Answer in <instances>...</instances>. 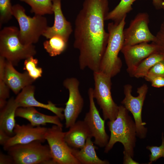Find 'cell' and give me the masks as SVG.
Segmentation results:
<instances>
[{"mask_svg":"<svg viewBox=\"0 0 164 164\" xmlns=\"http://www.w3.org/2000/svg\"><path fill=\"white\" fill-rule=\"evenodd\" d=\"M93 91V89L91 87L88 91L89 108L83 121L94 139V143L100 147H105L108 142L109 137L105 130V120L101 117L96 106Z\"/></svg>","mask_w":164,"mask_h":164,"instance_id":"cell-12","label":"cell"},{"mask_svg":"<svg viewBox=\"0 0 164 164\" xmlns=\"http://www.w3.org/2000/svg\"><path fill=\"white\" fill-rule=\"evenodd\" d=\"M4 79L9 87L15 94H19L25 87L32 85L35 81L30 77L26 71L23 73L18 72L12 63L6 60Z\"/></svg>","mask_w":164,"mask_h":164,"instance_id":"cell-17","label":"cell"},{"mask_svg":"<svg viewBox=\"0 0 164 164\" xmlns=\"http://www.w3.org/2000/svg\"><path fill=\"white\" fill-rule=\"evenodd\" d=\"M19 32V29L15 26L5 27L0 31V56L14 65L36 53L33 44L25 45L21 42Z\"/></svg>","mask_w":164,"mask_h":164,"instance_id":"cell-4","label":"cell"},{"mask_svg":"<svg viewBox=\"0 0 164 164\" xmlns=\"http://www.w3.org/2000/svg\"><path fill=\"white\" fill-rule=\"evenodd\" d=\"M164 60L162 55L154 53L143 60L138 65L133 77L136 78H144L151 69L155 64Z\"/></svg>","mask_w":164,"mask_h":164,"instance_id":"cell-24","label":"cell"},{"mask_svg":"<svg viewBox=\"0 0 164 164\" xmlns=\"http://www.w3.org/2000/svg\"><path fill=\"white\" fill-rule=\"evenodd\" d=\"M137 0H121L118 4L108 12L105 18V20H111L115 22H119L132 11V5Z\"/></svg>","mask_w":164,"mask_h":164,"instance_id":"cell-22","label":"cell"},{"mask_svg":"<svg viewBox=\"0 0 164 164\" xmlns=\"http://www.w3.org/2000/svg\"><path fill=\"white\" fill-rule=\"evenodd\" d=\"M33 56H31L25 59L23 69L35 80L42 77L43 70L41 68L38 67V60Z\"/></svg>","mask_w":164,"mask_h":164,"instance_id":"cell-26","label":"cell"},{"mask_svg":"<svg viewBox=\"0 0 164 164\" xmlns=\"http://www.w3.org/2000/svg\"><path fill=\"white\" fill-rule=\"evenodd\" d=\"M79 84L78 80L73 77L67 78L63 82V86L68 90L69 93L63 111L67 128H70L75 123L84 106V100L79 90Z\"/></svg>","mask_w":164,"mask_h":164,"instance_id":"cell-11","label":"cell"},{"mask_svg":"<svg viewBox=\"0 0 164 164\" xmlns=\"http://www.w3.org/2000/svg\"><path fill=\"white\" fill-rule=\"evenodd\" d=\"M155 36L154 40L151 43L155 47L156 53L164 57V16L159 29Z\"/></svg>","mask_w":164,"mask_h":164,"instance_id":"cell-29","label":"cell"},{"mask_svg":"<svg viewBox=\"0 0 164 164\" xmlns=\"http://www.w3.org/2000/svg\"><path fill=\"white\" fill-rule=\"evenodd\" d=\"M121 52L127 65V71L133 77L138 64L150 55L155 53L156 48L152 43L145 42L131 46H123Z\"/></svg>","mask_w":164,"mask_h":164,"instance_id":"cell-14","label":"cell"},{"mask_svg":"<svg viewBox=\"0 0 164 164\" xmlns=\"http://www.w3.org/2000/svg\"><path fill=\"white\" fill-rule=\"evenodd\" d=\"M15 117L27 120L33 126L45 125L48 123L63 127V124L58 116L42 113L36 110L34 107L18 108L16 111Z\"/></svg>","mask_w":164,"mask_h":164,"instance_id":"cell-18","label":"cell"},{"mask_svg":"<svg viewBox=\"0 0 164 164\" xmlns=\"http://www.w3.org/2000/svg\"><path fill=\"white\" fill-rule=\"evenodd\" d=\"M162 0H152V4L157 9H162Z\"/></svg>","mask_w":164,"mask_h":164,"instance_id":"cell-36","label":"cell"},{"mask_svg":"<svg viewBox=\"0 0 164 164\" xmlns=\"http://www.w3.org/2000/svg\"><path fill=\"white\" fill-rule=\"evenodd\" d=\"M145 80L150 82L152 87L160 88L164 87V77L161 76H152L145 77Z\"/></svg>","mask_w":164,"mask_h":164,"instance_id":"cell-31","label":"cell"},{"mask_svg":"<svg viewBox=\"0 0 164 164\" xmlns=\"http://www.w3.org/2000/svg\"><path fill=\"white\" fill-rule=\"evenodd\" d=\"M162 139L161 145L159 146L153 145H148L146 146V149L151 152V154L149 155V162L148 164H151L161 157L164 158V137L163 133L162 134Z\"/></svg>","mask_w":164,"mask_h":164,"instance_id":"cell-28","label":"cell"},{"mask_svg":"<svg viewBox=\"0 0 164 164\" xmlns=\"http://www.w3.org/2000/svg\"><path fill=\"white\" fill-rule=\"evenodd\" d=\"M29 5L30 12L35 15L44 16L53 14V0H20Z\"/></svg>","mask_w":164,"mask_h":164,"instance_id":"cell-25","label":"cell"},{"mask_svg":"<svg viewBox=\"0 0 164 164\" xmlns=\"http://www.w3.org/2000/svg\"><path fill=\"white\" fill-rule=\"evenodd\" d=\"M12 6L11 0H0V27L12 18Z\"/></svg>","mask_w":164,"mask_h":164,"instance_id":"cell-27","label":"cell"},{"mask_svg":"<svg viewBox=\"0 0 164 164\" xmlns=\"http://www.w3.org/2000/svg\"><path fill=\"white\" fill-rule=\"evenodd\" d=\"M126 17L119 22H113L108 25V39L99 71L111 78L120 72L122 66V61L118 55L124 45L123 30Z\"/></svg>","mask_w":164,"mask_h":164,"instance_id":"cell-3","label":"cell"},{"mask_svg":"<svg viewBox=\"0 0 164 164\" xmlns=\"http://www.w3.org/2000/svg\"><path fill=\"white\" fill-rule=\"evenodd\" d=\"M152 76L164 77V60L159 62L153 66L145 77Z\"/></svg>","mask_w":164,"mask_h":164,"instance_id":"cell-30","label":"cell"},{"mask_svg":"<svg viewBox=\"0 0 164 164\" xmlns=\"http://www.w3.org/2000/svg\"><path fill=\"white\" fill-rule=\"evenodd\" d=\"M108 0H84L75 22L74 47L79 51L80 68L98 72L109 34L104 27Z\"/></svg>","mask_w":164,"mask_h":164,"instance_id":"cell-1","label":"cell"},{"mask_svg":"<svg viewBox=\"0 0 164 164\" xmlns=\"http://www.w3.org/2000/svg\"><path fill=\"white\" fill-rule=\"evenodd\" d=\"M4 77H0V99L6 100L9 95V89Z\"/></svg>","mask_w":164,"mask_h":164,"instance_id":"cell-32","label":"cell"},{"mask_svg":"<svg viewBox=\"0 0 164 164\" xmlns=\"http://www.w3.org/2000/svg\"><path fill=\"white\" fill-rule=\"evenodd\" d=\"M18 108L15 99L12 97L7 102L5 106L0 109V129L11 137L14 134L13 130L16 124L15 112Z\"/></svg>","mask_w":164,"mask_h":164,"instance_id":"cell-21","label":"cell"},{"mask_svg":"<svg viewBox=\"0 0 164 164\" xmlns=\"http://www.w3.org/2000/svg\"><path fill=\"white\" fill-rule=\"evenodd\" d=\"M132 86L125 84L124 87L125 97L121 103L133 115L136 126L137 136L140 139L145 138L147 135V128L145 127L146 123L142 121V111L144 102L148 91V87L143 84L137 89L138 95H132Z\"/></svg>","mask_w":164,"mask_h":164,"instance_id":"cell-9","label":"cell"},{"mask_svg":"<svg viewBox=\"0 0 164 164\" xmlns=\"http://www.w3.org/2000/svg\"><path fill=\"white\" fill-rule=\"evenodd\" d=\"M61 0H53L54 24L51 27L48 26L43 36L48 39L53 36L59 35L68 41L73 29L71 23L67 20L63 14Z\"/></svg>","mask_w":164,"mask_h":164,"instance_id":"cell-16","label":"cell"},{"mask_svg":"<svg viewBox=\"0 0 164 164\" xmlns=\"http://www.w3.org/2000/svg\"><path fill=\"white\" fill-rule=\"evenodd\" d=\"M123 164H138V162L134 160L131 156L126 154H124Z\"/></svg>","mask_w":164,"mask_h":164,"instance_id":"cell-35","label":"cell"},{"mask_svg":"<svg viewBox=\"0 0 164 164\" xmlns=\"http://www.w3.org/2000/svg\"><path fill=\"white\" fill-rule=\"evenodd\" d=\"M39 141L18 144L10 148L8 154L15 164H56L51 156L49 146Z\"/></svg>","mask_w":164,"mask_h":164,"instance_id":"cell-6","label":"cell"},{"mask_svg":"<svg viewBox=\"0 0 164 164\" xmlns=\"http://www.w3.org/2000/svg\"><path fill=\"white\" fill-rule=\"evenodd\" d=\"M10 137L5 132L0 129V144L1 145H4Z\"/></svg>","mask_w":164,"mask_h":164,"instance_id":"cell-34","label":"cell"},{"mask_svg":"<svg viewBox=\"0 0 164 164\" xmlns=\"http://www.w3.org/2000/svg\"><path fill=\"white\" fill-rule=\"evenodd\" d=\"M94 88L93 96L102 110L105 120H113L117 116L119 106L112 98L111 78L100 72H93Z\"/></svg>","mask_w":164,"mask_h":164,"instance_id":"cell-7","label":"cell"},{"mask_svg":"<svg viewBox=\"0 0 164 164\" xmlns=\"http://www.w3.org/2000/svg\"><path fill=\"white\" fill-rule=\"evenodd\" d=\"M163 103H164V100H163Z\"/></svg>","mask_w":164,"mask_h":164,"instance_id":"cell-38","label":"cell"},{"mask_svg":"<svg viewBox=\"0 0 164 164\" xmlns=\"http://www.w3.org/2000/svg\"><path fill=\"white\" fill-rule=\"evenodd\" d=\"M62 127L54 125L48 128L45 135L52 159L56 164H80L65 140Z\"/></svg>","mask_w":164,"mask_h":164,"instance_id":"cell-8","label":"cell"},{"mask_svg":"<svg viewBox=\"0 0 164 164\" xmlns=\"http://www.w3.org/2000/svg\"><path fill=\"white\" fill-rule=\"evenodd\" d=\"M162 9L164 10V0H162Z\"/></svg>","mask_w":164,"mask_h":164,"instance_id":"cell-37","label":"cell"},{"mask_svg":"<svg viewBox=\"0 0 164 164\" xmlns=\"http://www.w3.org/2000/svg\"><path fill=\"white\" fill-rule=\"evenodd\" d=\"M35 87L30 85L28 86L19 93L15 99V101L19 107H37L49 110L58 116L60 120L64 119L63 112L64 108L57 107L56 105L51 101H48V104L42 103L35 98L34 95Z\"/></svg>","mask_w":164,"mask_h":164,"instance_id":"cell-15","label":"cell"},{"mask_svg":"<svg viewBox=\"0 0 164 164\" xmlns=\"http://www.w3.org/2000/svg\"><path fill=\"white\" fill-rule=\"evenodd\" d=\"M48 128L40 126H33L30 123L20 125L16 123L13 130L14 135L10 137L3 145L7 151L11 147L18 144H27L35 141L43 142Z\"/></svg>","mask_w":164,"mask_h":164,"instance_id":"cell-13","label":"cell"},{"mask_svg":"<svg viewBox=\"0 0 164 164\" xmlns=\"http://www.w3.org/2000/svg\"><path fill=\"white\" fill-rule=\"evenodd\" d=\"M107 124L111 135L104 152L108 153L116 142H119L123 146V154H127L133 158L136 130L135 122L129 114L128 110L123 105L119 106L116 118L109 120Z\"/></svg>","mask_w":164,"mask_h":164,"instance_id":"cell-2","label":"cell"},{"mask_svg":"<svg viewBox=\"0 0 164 164\" xmlns=\"http://www.w3.org/2000/svg\"><path fill=\"white\" fill-rule=\"evenodd\" d=\"M12 12L19 26V38L25 45L37 43L48 27L46 18L43 15H27L24 7L19 4L12 6Z\"/></svg>","mask_w":164,"mask_h":164,"instance_id":"cell-5","label":"cell"},{"mask_svg":"<svg viewBox=\"0 0 164 164\" xmlns=\"http://www.w3.org/2000/svg\"><path fill=\"white\" fill-rule=\"evenodd\" d=\"M92 138L91 134L84 121H78L65 132V139L71 148L80 149L84 145L88 137Z\"/></svg>","mask_w":164,"mask_h":164,"instance_id":"cell-19","label":"cell"},{"mask_svg":"<svg viewBox=\"0 0 164 164\" xmlns=\"http://www.w3.org/2000/svg\"><path fill=\"white\" fill-rule=\"evenodd\" d=\"M149 16L147 13L137 14L131 21L128 27L124 29L123 46L153 42L155 36L149 30Z\"/></svg>","mask_w":164,"mask_h":164,"instance_id":"cell-10","label":"cell"},{"mask_svg":"<svg viewBox=\"0 0 164 164\" xmlns=\"http://www.w3.org/2000/svg\"><path fill=\"white\" fill-rule=\"evenodd\" d=\"M43 43L44 49L51 57L59 55L66 49L68 41L63 37L56 35Z\"/></svg>","mask_w":164,"mask_h":164,"instance_id":"cell-23","label":"cell"},{"mask_svg":"<svg viewBox=\"0 0 164 164\" xmlns=\"http://www.w3.org/2000/svg\"><path fill=\"white\" fill-rule=\"evenodd\" d=\"M0 164H14V162L12 157L9 154L6 155L1 152L0 153Z\"/></svg>","mask_w":164,"mask_h":164,"instance_id":"cell-33","label":"cell"},{"mask_svg":"<svg viewBox=\"0 0 164 164\" xmlns=\"http://www.w3.org/2000/svg\"><path fill=\"white\" fill-rule=\"evenodd\" d=\"M92 138H87L84 145L80 149L72 148V153L80 164H108V161L102 160L97 156V147L94 145Z\"/></svg>","mask_w":164,"mask_h":164,"instance_id":"cell-20","label":"cell"}]
</instances>
